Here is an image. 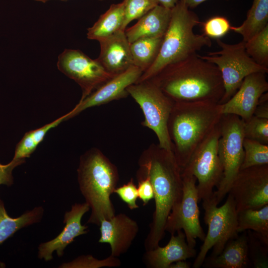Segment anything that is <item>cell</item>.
I'll list each match as a JSON object with an SVG mask.
<instances>
[{"mask_svg":"<svg viewBox=\"0 0 268 268\" xmlns=\"http://www.w3.org/2000/svg\"><path fill=\"white\" fill-rule=\"evenodd\" d=\"M136 178L147 177L154 192L155 209L149 231L144 241L146 251L159 246L165 226L173 207L180 201L183 192L181 168L172 151L153 144L138 160Z\"/></svg>","mask_w":268,"mask_h":268,"instance_id":"cell-1","label":"cell"},{"mask_svg":"<svg viewBox=\"0 0 268 268\" xmlns=\"http://www.w3.org/2000/svg\"><path fill=\"white\" fill-rule=\"evenodd\" d=\"M150 79L174 102L220 104L224 93L218 67L198 54L167 66Z\"/></svg>","mask_w":268,"mask_h":268,"instance_id":"cell-2","label":"cell"},{"mask_svg":"<svg viewBox=\"0 0 268 268\" xmlns=\"http://www.w3.org/2000/svg\"><path fill=\"white\" fill-rule=\"evenodd\" d=\"M221 105L208 102H175L168 121L172 151L181 168L218 125Z\"/></svg>","mask_w":268,"mask_h":268,"instance_id":"cell-3","label":"cell"},{"mask_svg":"<svg viewBox=\"0 0 268 268\" xmlns=\"http://www.w3.org/2000/svg\"><path fill=\"white\" fill-rule=\"evenodd\" d=\"M77 172L80 191L91 210L87 223L99 226L102 220L115 215L110 197L119 182L118 169L102 151L93 148L81 156Z\"/></svg>","mask_w":268,"mask_h":268,"instance_id":"cell-4","label":"cell"},{"mask_svg":"<svg viewBox=\"0 0 268 268\" xmlns=\"http://www.w3.org/2000/svg\"><path fill=\"white\" fill-rule=\"evenodd\" d=\"M201 22L198 15L183 0L179 1L171 9L170 21L155 61L137 82L152 78L167 66L197 54L204 47H210L212 43L209 38L194 32V27Z\"/></svg>","mask_w":268,"mask_h":268,"instance_id":"cell-5","label":"cell"},{"mask_svg":"<svg viewBox=\"0 0 268 268\" xmlns=\"http://www.w3.org/2000/svg\"><path fill=\"white\" fill-rule=\"evenodd\" d=\"M204 220L208 226L207 233L193 265L194 268L202 266L208 252L212 249V256L219 254L227 242L238 235L237 211L235 201L228 194L224 203L218 207L212 195L202 200Z\"/></svg>","mask_w":268,"mask_h":268,"instance_id":"cell-6","label":"cell"},{"mask_svg":"<svg viewBox=\"0 0 268 268\" xmlns=\"http://www.w3.org/2000/svg\"><path fill=\"white\" fill-rule=\"evenodd\" d=\"M127 90L142 111V125L154 132L160 147L172 151L167 126L175 102L150 79L132 84Z\"/></svg>","mask_w":268,"mask_h":268,"instance_id":"cell-7","label":"cell"},{"mask_svg":"<svg viewBox=\"0 0 268 268\" xmlns=\"http://www.w3.org/2000/svg\"><path fill=\"white\" fill-rule=\"evenodd\" d=\"M218 154L223 168L222 179L213 192L218 204L228 193L244 157L243 120L237 115L223 114L220 122Z\"/></svg>","mask_w":268,"mask_h":268,"instance_id":"cell-8","label":"cell"},{"mask_svg":"<svg viewBox=\"0 0 268 268\" xmlns=\"http://www.w3.org/2000/svg\"><path fill=\"white\" fill-rule=\"evenodd\" d=\"M219 51L200 57L215 65L222 76L224 93L220 104L227 102L236 93L244 79L255 72H268V68L257 64L247 54L245 42L230 44L216 39Z\"/></svg>","mask_w":268,"mask_h":268,"instance_id":"cell-9","label":"cell"},{"mask_svg":"<svg viewBox=\"0 0 268 268\" xmlns=\"http://www.w3.org/2000/svg\"><path fill=\"white\" fill-rule=\"evenodd\" d=\"M220 135L219 123L195 149L182 169V173L193 175L198 181L199 201L212 195L213 188L217 187L222 177L223 168L218 154Z\"/></svg>","mask_w":268,"mask_h":268,"instance_id":"cell-10","label":"cell"},{"mask_svg":"<svg viewBox=\"0 0 268 268\" xmlns=\"http://www.w3.org/2000/svg\"><path fill=\"white\" fill-rule=\"evenodd\" d=\"M183 192L181 199L168 215L165 231L175 234L183 230L188 244L195 248L196 239L203 241L205 234L200 220L199 198L196 178L192 175L182 172Z\"/></svg>","mask_w":268,"mask_h":268,"instance_id":"cell-11","label":"cell"},{"mask_svg":"<svg viewBox=\"0 0 268 268\" xmlns=\"http://www.w3.org/2000/svg\"><path fill=\"white\" fill-rule=\"evenodd\" d=\"M59 70L81 87L83 99L114 76L108 72L96 59H91L79 50L66 49L59 55Z\"/></svg>","mask_w":268,"mask_h":268,"instance_id":"cell-12","label":"cell"},{"mask_svg":"<svg viewBox=\"0 0 268 268\" xmlns=\"http://www.w3.org/2000/svg\"><path fill=\"white\" fill-rule=\"evenodd\" d=\"M228 194L233 198L237 212L268 204V164L240 169Z\"/></svg>","mask_w":268,"mask_h":268,"instance_id":"cell-13","label":"cell"},{"mask_svg":"<svg viewBox=\"0 0 268 268\" xmlns=\"http://www.w3.org/2000/svg\"><path fill=\"white\" fill-rule=\"evenodd\" d=\"M142 73L138 67L133 66L126 71L115 75L82 100L67 114V120L85 109L126 97L127 88L137 82Z\"/></svg>","mask_w":268,"mask_h":268,"instance_id":"cell-14","label":"cell"},{"mask_svg":"<svg viewBox=\"0 0 268 268\" xmlns=\"http://www.w3.org/2000/svg\"><path fill=\"white\" fill-rule=\"evenodd\" d=\"M266 74L257 72L246 76L231 98L221 104L222 114L235 115L243 121L251 118L260 97L268 91Z\"/></svg>","mask_w":268,"mask_h":268,"instance_id":"cell-15","label":"cell"},{"mask_svg":"<svg viewBox=\"0 0 268 268\" xmlns=\"http://www.w3.org/2000/svg\"><path fill=\"white\" fill-rule=\"evenodd\" d=\"M89 209V205L85 202L73 204L71 209L65 213L63 222L65 226L61 232L54 239L39 244L38 258L46 262L50 261L53 258L54 252H56L59 257H61L66 248L76 237L87 234L89 231L88 226L82 225L81 219Z\"/></svg>","mask_w":268,"mask_h":268,"instance_id":"cell-16","label":"cell"},{"mask_svg":"<svg viewBox=\"0 0 268 268\" xmlns=\"http://www.w3.org/2000/svg\"><path fill=\"white\" fill-rule=\"evenodd\" d=\"M99 226L98 242L109 244L111 255L115 257L128 251L139 231L137 222L123 213L102 220Z\"/></svg>","mask_w":268,"mask_h":268,"instance_id":"cell-17","label":"cell"},{"mask_svg":"<svg viewBox=\"0 0 268 268\" xmlns=\"http://www.w3.org/2000/svg\"><path fill=\"white\" fill-rule=\"evenodd\" d=\"M98 42L100 52L96 59L108 72L116 75L134 66L125 31L119 30Z\"/></svg>","mask_w":268,"mask_h":268,"instance_id":"cell-18","label":"cell"},{"mask_svg":"<svg viewBox=\"0 0 268 268\" xmlns=\"http://www.w3.org/2000/svg\"><path fill=\"white\" fill-rule=\"evenodd\" d=\"M177 233V235L171 234L169 241L164 247L159 245L146 251L144 261L147 267L169 268L175 262L186 260L196 256V250L188 244L184 232L179 230Z\"/></svg>","mask_w":268,"mask_h":268,"instance_id":"cell-19","label":"cell"},{"mask_svg":"<svg viewBox=\"0 0 268 268\" xmlns=\"http://www.w3.org/2000/svg\"><path fill=\"white\" fill-rule=\"evenodd\" d=\"M171 9L158 4L126 28L125 34L130 43L140 38L162 37L169 24Z\"/></svg>","mask_w":268,"mask_h":268,"instance_id":"cell-20","label":"cell"},{"mask_svg":"<svg viewBox=\"0 0 268 268\" xmlns=\"http://www.w3.org/2000/svg\"><path fill=\"white\" fill-rule=\"evenodd\" d=\"M249 264V240L243 234L229 240L219 254L206 257L202 266L209 268H245Z\"/></svg>","mask_w":268,"mask_h":268,"instance_id":"cell-21","label":"cell"},{"mask_svg":"<svg viewBox=\"0 0 268 268\" xmlns=\"http://www.w3.org/2000/svg\"><path fill=\"white\" fill-rule=\"evenodd\" d=\"M124 18V1L111 4L108 10L100 15L97 21L88 28L87 38L99 41L119 30H123Z\"/></svg>","mask_w":268,"mask_h":268,"instance_id":"cell-22","label":"cell"},{"mask_svg":"<svg viewBox=\"0 0 268 268\" xmlns=\"http://www.w3.org/2000/svg\"><path fill=\"white\" fill-rule=\"evenodd\" d=\"M44 212L43 207L38 206L17 217H11L7 213L0 197V245L20 229L40 222Z\"/></svg>","mask_w":268,"mask_h":268,"instance_id":"cell-23","label":"cell"},{"mask_svg":"<svg viewBox=\"0 0 268 268\" xmlns=\"http://www.w3.org/2000/svg\"><path fill=\"white\" fill-rule=\"evenodd\" d=\"M268 25V0H254L246 19L239 26H231L246 42Z\"/></svg>","mask_w":268,"mask_h":268,"instance_id":"cell-24","label":"cell"},{"mask_svg":"<svg viewBox=\"0 0 268 268\" xmlns=\"http://www.w3.org/2000/svg\"><path fill=\"white\" fill-rule=\"evenodd\" d=\"M247 230H253L263 242L268 244V204L260 208L237 212V232Z\"/></svg>","mask_w":268,"mask_h":268,"instance_id":"cell-25","label":"cell"},{"mask_svg":"<svg viewBox=\"0 0 268 268\" xmlns=\"http://www.w3.org/2000/svg\"><path fill=\"white\" fill-rule=\"evenodd\" d=\"M163 37L138 39L130 43V51L134 65L142 73L153 64L159 53Z\"/></svg>","mask_w":268,"mask_h":268,"instance_id":"cell-26","label":"cell"},{"mask_svg":"<svg viewBox=\"0 0 268 268\" xmlns=\"http://www.w3.org/2000/svg\"><path fill=\"white\" fill-rule=\"evenodd\" d=\"M67 113L40 128L26 133L16 145L12 160L25 161V159L31 156L43 141L47 133L67 120Z\"/></svg>","mask_w":268,"mask_h":268,"instance_id":"cell-27","label":"cell"},{"mask_svg":"<svg viewBox=\"0 0 268 268\" xmlns=\"http://www.w3.org/2000/svg\"><path fill=\"white\" fill-rule=\"evenodd\" d=\"M245 48L257 64L268 68V25L245 42Z\"/></svg>","mask_w":268,"mask_h":268,"instance_id":"cell-28","label":"cell"},{"mask_svg":"<svg viewBox=\"0 0 268 268\" xmlns=\"http://www.w3.org/2000/svg\"><path fill=\"white\" fill-rule=\"evenodd\" d=\"M244 157L241 169L268 164V145L244 138Z\"/></svg>","mask_w":268,"mask_h":268,"instance_id":"cell-29","label":"cell"},{"mask_svg":"<svg viewBox=\"0 0 268 268\" xmlns=\"http://www.w3.org/2000/svg\"><path fill=\"white\" fill-rule=\"evenodd\" d=\"M125 18L122 29L125 31L133 20L138 19L159 4L158 0H123Z\"/></svg>","mask_w":268,"mask_h":268,"instance_id":"cell-30","label":"cell"},{"mask_svg":"<svg viewBox=\"0 0 268 268\" xmlns=\"http://www.w3.org/2000/svg\"><path fill=\"white\" fill-rule=\"evenodd\" d=\"M243 122L245 138L268 145V119L253 115Z\"/></svg>","mask_w":268,"mask_h":268,"instance_id":"cell-31","label":"cell"},{"mask_svg":"<svg viewBox=\"0 0 268 268\" xmlns=\"http://www.w3.org/2000/svg\"><path fill=\"white\" fill-rule=\"evenodd\" d=\"M121 264L118 257L110 255L108 258L98 260L91 255H83L73 261L63 263L59 268H99L102 267H117Z\"/></svg>","mask_w":268,"mask_h":268,"instance_id":"cell-32","label":"cell"},{"mask_svg":"<svg viewBox=\"0 0 268 268\" xmlns=\"http://www.w3.org/2000/svg\"><path fill=\"white\" fill-rule=\"evenodd\" d=\"M203 34L210 39H220L230 30L231 25L224 16L211 17L203 22H201Z\"/></svg>","mask_w":268,"mask_h":268,"instance_id":"cell-33","label":"cell"},{"mask_svg":"<svg viewBox=\"0 0 268 268\" xmlns=\"http://www.w3.org/2000/svg\"><path fill=\"white\" fill-rule=\"evenodd\" d=\"M114 193L116 194L130 209L138 208L139 206L136 203L138 198L137 189L132 178L127 184L117 187L114 191Z\"/></svg>","mask_w":268,"mask_h":268,"instance_id":"cell-34","label":"cell"},{"mask_svg":"<svg viewBox=\"0 0 268 268\" xmlns=\"http://www.w3.org/2000/svg\"><path fill=\"white\" fill-rule=\"evenodd\" d=\"M24 160H11L6 164L0 163V185H5L8 187L13 184L12 171L17 166L24 163Z\"/></svg>","mask_w":268,"mask_h":268,"instance_id":"cell-35","label":"cell"},{"mask_svg":"<svg viewBox=\"0 0 268 268\" xmlns=\"http://www.w3.org/2000/svg\"><path fill=\"white\" fill-rule=\"evenodd\" d=\"M137 180L138 198L142 201L143 205H145L150 200L154 199L153 188L147 177H143Z\"/></svg>","mask_w":268,"mask_h":268,"instance_id":"cell-36","label":"cell"},{"mask_svg":"<svg viewBox=\"0 0 268 268\" xmlns=\"http://www.w3.org/2000/svg\"><path fill=\"white\" fill-rule=\"evenodd\" d=\"M253 115L262 118L268 119V93L263 94L260 97Z\"/></svg>","mask_w":268,"mask_h":268,"instance_id":"cell-37","label":"cell"},{"mask_svg":"<svg viewBox=\"0 0 268 268\" xmlns=\"http://www.w3.org/2000/svg\"><path fill=\"white\" fill-rule=\"evenodd\" d=\"M181 0H158L159 4L169 8H173Z\"/></svg>","mask_w":268,"mask_h":268,"instance_id":"cell-38","label":"cell"},{"mask_svg":"<svg viewBox=\"0 0 268 268\" xmlns=\"http://www.w3.org/2000/svg\"><path fill=\"white\" fill-rule=\"evenodd\" d=\"M190 265L186 260H179L170 265L169 268H190Z\"/></svg>","mask_w":268,"mask_h":268,"instance_id":"cell-39","label":"cell"},{"mask_svg":"<svg viewBox=\"0 0 268 268\" xmlns=\"http://www.w3.org/2000/svg\"><path fill=\"white\" fill-rule=\"evenodd\" d=\"M206 0H183L186 5L190 9L194 8Z\"/></svg>","mask_w":268,"mask_h":268,"instance_id":"cell-40","label":"cell"},{"mask_svg":"<svg viewBox=\"0 0 268 268\" xmlns=\"http://www.w3.org/2000/svg\"><path fill=\"white\" fill-rule=\"evenodd\" d=\"M34 0L37 1H40V2H47V1H48L49 0Z\"/></svg>","mask_w":268,"mask_h":268,"instance_id":"cell-41","label":"cell"}]
</instances>
